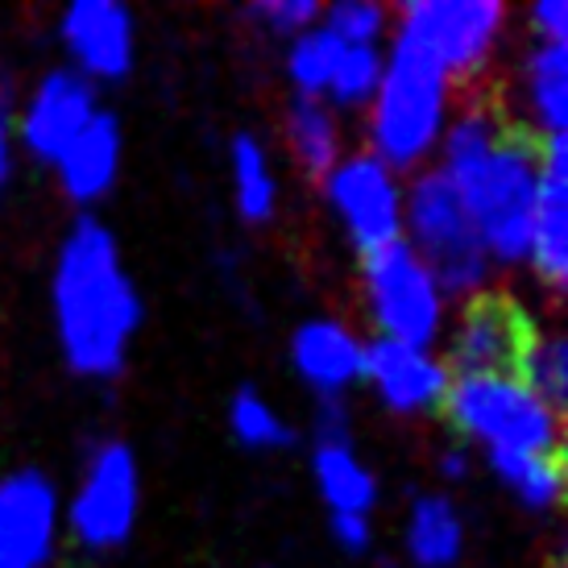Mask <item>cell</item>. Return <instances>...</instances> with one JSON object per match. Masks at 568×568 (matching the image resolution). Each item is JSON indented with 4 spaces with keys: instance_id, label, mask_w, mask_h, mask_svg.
<instances>
[{
    "instance_id": "cell-22",
    "label": "cell",
    "mask_w": 568,
    "mask_h": 568,
    "mask_svg": "<svg viewBox=\"0 0 568 568\" xmlns=\"http://www.w3.org/2000/svg\"><path fill=\"white\" fill-rule=\"evenodd\" d=\"M312 486L328 515H374L382 498L374 465H365L353 440L312 444Z\"/></svg>"
},
{
    "instance_id": "cell-2",
    "label": "cell",
    "mask_w": 568,
    "mask_h": 568,
    "mask_svg": "<svg viewBox=\"0 0 568 568\" xmlns=\"http://www.w3.org/2000/svg\"><path fill=\"white\" fill-rule=\"evenodd\" d=\"M50 316L63 365L83 382L125 374L142 332V291L125 266L121 241L109 224L83 212L59 241L50 270Z\"/></svg>"
},
{
    "instance_id": "cell-6",
    "label": "cell",
    "mask_w": 568,
    "mask_h": 568,
    "mask_svg": "<svg viewBox=\"0 0 568 568\" xmlns=\"http://www.w3.org/2000/svg\"><path fill=\"white\" fill-rule=\"evenodd\" d=\"M510 33L503 0H407L395 9L390 38H403L440 67L453 88H477L498 63Z\"/></svg>"
},
{
    "instance_id": "cell-3",
    "label": "cell",
    "mask_w": 568,
    "mask_h": 568,
    "mask_svg": "<svg viewBox=\"0 0 568 568\" xmlns=\"http://www.w3.org/2000/svg\"><path fill=\"white\" fill-rule=\"evenodd\" d=\"M453 112H457V88L448 83V75L410 42L390 38L378 92L362 112V150L374 154L382 166H390L398 179H410L436 162Z\"/></svg>"
},
{
    "instance_id": "cell-15",
    "label": "cell",
    "mask_w": 568,
    "mask_h": 568,
    "mask_svg": "<svg viewBox=\"0 0 568 568\" xmlns=\"http://www.w3.org/2000/svg\"><path fill=\"white\" fill-rule=\"evenodd\" d=\"M523 270L552 300L568 283V138L539 142V191Z\"/></svg>"
},
{
    "instance_id": "cell-30",
    "label": "cell",
    "mask_w": 568,
    "mask_h": 568,
    "mask_svg": "<svg viewBox=\"0 0 568 568\" xmlns=\"http://www.w3.org/2000/svg\"><path fill=\"white\" fill-rule=\"evenodd\" d=\"M328 539L336 544V552L345 556L374 552V544H378L374 515H328Z\"/></svg>"
},
{
    "instance_id": "cell-28",
    "label": "cell",
    "mask_w": 568,
    "mask_h": 568,
    "mask_svg": "<svg viewBox=\"0 0 568 568\" xmlns=\"http://www.w3.org/2000/svg\"><path fill=\"white\" fill-rule=\"evenodd\" d=\"M320 30H328L341 47H386L395 30V9L382 0H336L324 4Z\"/></svg>"
},
{
    "instance_id": "cell-14",
    "label": "cell",
    "mask_w": 568,
    "mask_h": 568,
    "mask_svg": "<svg viewBox=\"0 0 568 568\" xmlns=\"http://www.w3.org/2000/svg\"><path fill=\"white\" fill-rule=\"evenodd\" d=\"M362 386L378 398L382 410L395 419H432L440 415L453 369L440 357V348L398 345V341H365V369Z\"/></svg>"
},
{
    "instance_id": "cell-25",
    "label": "cell",
    "mask_w": 568,
    "mask_h": 568,
    "mask_svg": "<svg viewBox=\"0 0 568 568\" xmlns=\"http://www.w3.org/2000/svg\"><path fill=\"white\" fill-rule=\"evenodd\" d=\"M229 432L250 453H283V448L300 440L295 424L253 386H241L229 398Z\"/></svg>"
},
{
    "instance_id": "cell-34",
    "label": "cell",
    "mask_w": 568,
    "mask_h": 568,
    "mask_svg": "<svg viewBox=\"0 0 568 568\" xmlns=\"http://www.w3.org/2000/svg\"><path fill=\"white\" fill-rule=\"evenodd\" d=\"M17 171V138H13V95L0 83V195L9 191Z\"/></svg>"
},
{
    "instance_id": "cell-20",
    "label": "cell",
    "mask_w": 568,
    "mask_h": 568,
    "mask_svg": "<svg viewBox=\"0 0 568 568\" xmlns=\"http://www.w3.org/2000/svg\"><path fill=\"white\" fill-rule=\"evenodd\" d=\"M283 145H286L291 166L320 183V179L348 154L345 116L332 112L324 100L291 95L283 112Z\"/></svg>"
},
{
    "instance_id": "cell-4",
    "label": "cell",
    "mask_w": 568,
    "mask_h": 568,
    "mask_svg": "<svg viewBox=\"0 0 568 568\" xmlns=\"http://www.w3.org/2000/svg\"><path fill=\"white\" fill-rule=\"evenodd\" d=\"M440 415L453 427V440L481 457L565 453V415L539 403L515 374L453 378Z\"/></svg>"
},
{
    "instance_id": "cell-16",
    "label": "cell",
    "mask_w": 568,
    "mask_h": 568,
    "mask_svg": "<svg viewBox=\"0 0 568 568\" xmlns=\"http://www.w3.org/2000/svg\"><path fill=\"white\" fill-rule=\"evenodd\" d=\"M503 116L527 138H568V47L565 42H531L519 54L510 100H494Z\"/></svg>"
},
{
    "instance_id": "cell-8",
    "label": "cell",
    "mask_w": 568,
    "mask_h": 568,
    "mask_svg": "<svg viewBox=\"0 0 568 568\" xmlns=\"http://www.w3.org/2000/svg\"><path fill=\"white\" fill-rule=\"evenodd\" d=\"M362 312L374 328V341L440 348L453 303L432 278V270L398 241L374 257H362Z\"/></svg>"
},
{
    "instance_id": "cell-27",
    "label": "cell",
    "mask_w": 568,
    "mask_h": 568,
    "mask_svg": "<svg viewBox=\"0 0 568 568\" xmlns=\"http://www.w3.org/2000/svg\"><path fill=\"white\" fill-rule=\"evenodd\" d=\"M336 54H341V42H336L328 30H320V26L300 33V38H291L283 50V75H286V83H291V95L324 100L332 67H336Z\"/></svg>"
},
{
    "instance_id": "cell-9",
    "label": "cell",
    "mask_w": 568,
    "mask_h": 568,
    "mask_svg": "<svg viewBox=\"0 0 568 568\" xmlns=\"http://www.w3.org/2000/svg\"><path fill=\"white\" fill-rule=\"evenodd\" d=\"M403 183L407 179L365 150H348L320 179V200L357 257H374L403 241Z\"/></svg>"
},
{
    "instance_id": "cell-32",
    "label": "cell",
    "mask_w": 568,
    "mask_h": 568,
    "mask_svg": "<svg viewBox=\"0 0 568 568\" xmlns=\"http://www.w3.org/2000/svg\"><path fill=\"white\" fill-rule=\"evenodd\" d=\"M316 440H353L348 398H320L316 410H312V444Z\"/></svg>"
},
{
    "instance_id": "cell-31",
    "label": "cell",
    "mask_w": 568,
    "mask_h": 568,
    "mask_svg": "<svg viewBox=\"0 0 568 568\" xmlns=\"http://www.w3.org/2000/svg\"><path fill=\"white\" fill-rule=\"evenodd\" d=\"M527 33L531 42H565L568 47V4L565 0H536L527 13Z\"/></svg>"
},
{
    "instance_id": "cell-11",
    "label": "cell",
    "mask_w": 568,
    "mask_h": 568,
    "mask_svg": "<svg viewBox=\"0 0 568 568\" xmlns=\"http://www.w3.org/2000/svg\"><path fill=\"white\" fill-rule=\"evenodd\" d=\"M100 88H92L71 67H50L21 95V104H13L17 150L42 166H54L67 145L100 116Z\"/></svg>"
},
{
    "instance_id": "cell-19",
    "label": "cell",
    "mask_w": 568,
    "mask_h": 568,
    "mask_svg": "<svg viewBox=\"0 0 568 568\" xmlns=\"http://www.w3.org/2000/svg\"><path fill=\"white\" fill-rule=\"evenodd\" d=\"M469 548V519L448 489H419L403 515V556L410 568H457Z\"/></svg>"
},
{
    "instance_id": "cell-10",
    "label": "cell",
    "mask_w": 568,
    "mask_h": 568,
    "mask_svg": "<svg viewBox=\"0 0 568 568\" xmlns=\"http://www.w3.org/2000/svg\"><path fill=\"white\" fill-rule=\"evenodd\" d=\"M536 320L523 312V303L506 291H486L453 307L440 341V357L453 378L474 374H515L527 332Z\"/></svg>"
},
{
    "instance_id": "cell-26",
    "label": "cell",
    "mask_w": 568,
    "mask_h": 568,
    "mask_svg": "<svg viewBox=\"0 0 568 568\" xmlns=\"http://www.w3.org/2000/svg\"><path fill=\"white\" fill-rule=\"evenodd\" d=\"M382 63H386V47H341L324 104L341 116H362L378 92Z\"/></svg>"
},
{
    "instance_id": "cell-12",
    "label": "cell",
    "mask_w": 568,
    "mask_h": 568,
    "mask_svg": "<svg viewBox=\"0 0 568 568\" xmlns=\"http://www.w3.org/2000/svg\"><path fill=\"white\" fill-rule=\"evenodd\" d=\"M63 548V489L42 469L0 477V568H54Z\"/></svg>"
},
{
    "instance_id": "cell-29",
    "label": "cell",
    "mask_w": 568,
    "mask_h": 568,
    "mask_svg": "<svg viewBox=\"0 0 568 568\" xmlns=\"http://www.w3.org/2000/svg\"><path fill=\"white\" fill-rule=\"evenodd\" d=\"M324 4L320 0H253L241 9V17L250 21L257 33H270L278 42H291L300 33L316 30Z\"/></svg>"
},
{
    "instance_id": "cell-21",
    "label": "cell",
    "mask_w": 568,
    "mask_h": 568,
    "mask_svg": "<svg viewBox=\"0 0 568 568\" xmlns=\"http://www.w3.org/2000/svg\"><path fill=\"white\" fill-rule=\"evenodd\" d=\"M229 187H233V212L245 229H266L278 221L283 179L270 159V145L250 129L229 138Z\"/></svg>"
},
{
    "instance_id": "cell-33",
    "label": "cell",
    "mask_w": 568,
    "mask_h": 568,
    "mask_svg": "<svg viewBox=\"0 0 568 568\" xmlns=\"http://www.w3.org/2000/svg\"><path fill=\"white\" fill-rule=\"evenodd\" d=\"M477 469V453L474 448H465L460 440H448L436 453V477H440L444 486H460V481H469Z\"/></svg>"
},
{
    "instance_id": "cell-23",
    "label": "cell",
    "mask_w": 568,
    "mask_h": 568,
    "mask_svg": "<svg viewBox=\"0 0 568 568\" xmlns=\"http://www.w3.org/2000/svg\"><path fill=\"white\" fill-rule=\"evenodd\" d=\"M489 474L527 515H556L565 503V453L544 457H486Z\"/></svg>"
},
{
    "instance_id": "cell-5",
    "label": "cell",
    "mask_w": 568,
    "mask_h": 568,
    "mask_svg": "<svg viewBox=\"0 0 568 568\" xmlns=\"http://www.w3.org/2000/svg\"><path fill=\"white\" fill-rule=\"evenodd\" d=\"M403 245L432 270L453 307L494 291L498 270L489 266L477 229L460 207V195L436 166L403 183Z\"/></svg>"
},
{
    "instance_id": "cell-17",
    "label": "cell",
    "mask_w": 568,
    "mask_h": 568,
    "mask_svg": "<svg viewBox=\"0 0 568 568\" xmlns=\"http://www.w3.org/2000/svg\"><path fill=\"white\" fill-rule=\"evenodd\" d=\"M295 378L320 398H348L362 386L365 369V336L348 320L312 316L291 332L286 345Z\"/></svg>"
},
{
    "instance_id": "cell-35",
    "label": "cell",
    "mask_w": 568,
    "mask_h": 568,
    "mask_svg": "<svg viewBox=\"0 0 568 568\" xmlns=\"http://www.w3.org/2000/svg\"><path fill=\"white\" fill-rule=\"evenodd\" d=\"M544 568H568V565H565V556L552 552V556H548V560H544Z\"/></svg>"
},
{
    "instance_id": "cell-24",
    "label": "cell",
    "mask_w": 568,
    "mask_h": 568,
    "mask_svg": "<svg viewBox=\"0 0 568 568\" xmlns=\"http://www.w3.org/2000/svg\"><path fill=\"white\" fill-rule=\"evenodd\" d=\"M515 378L552 410L565 415L568 398V336L560 324H531L527 345L519 353Z\"/></svg>"
},
{
    "instance_id": "cell-18",
    "label": "cell",
    "mask_w": 568,
    "mask_h": 568,
    "mask_svg": "<svg viewBox=\"0 0 568 568\" xmlns=\"http://www.w3.org/2000/svg\"><path fill=\"white\" fill-rule=\"evenodd\" d=\"M121 166H125V133H121V121L109 109H100V116L83 129L75 142L67 145L50 171H54V183H59L67 204L88 212V207L104 204L112 191H116Z\"/></svg>"
},
{
    "instance_id": "cell-7",
    "label": "cell",
    "mask_w": 568,
    "mask_h": 568,
    "mask_svg": "<svg viewBox=\"0 0 568 568\" xmlns=\"http://www.w3.org/2000/svg\"><path fill=\"white\" fill-rule=\"evenodd\" d=\"M142 519V465L125 440H100L63 498V536L88 556L125 548Z\"/></svg>"
},
{
    "instance_id": "cell-13",
    "label": "cell",
    "mask_w": 568,
    "mask_h": 568,
    "mask_svg": "<svg viewBox=\"0 0 568 568\" xmlns=\"http://www.w3.org/2000/svg\"><path fill=\"white\" fill-rule=\"evenodd\" d=\"M59 47L92 88L121 83L138 63V17L121 0H75L59 13Z\"/></svg>"
},
{
    "instance_id": "cell-1",
    "label": "cell",
    "mask_w": 568,
    "mask_h": 568,
    "mask_svg": "<svg viewBox=\"0 0 568 568\" xmlns=\"http://www.w3.org/2000/svg\"><path fill=\"white\" fill-rule=\"evenodd\" d=\"M432 166L460 195L489 266L503 274L523 270L539 191L536 138L510 125L494 100L474 95L469 104H457Z\"/></svg>"
}]
</instances>
